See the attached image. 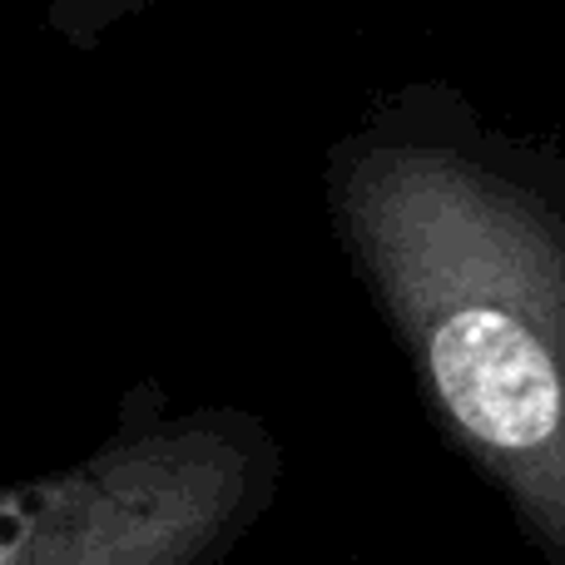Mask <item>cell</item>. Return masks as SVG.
Returning <instances> with one entry per match:
<instances>
[{
  "label": "cell",
  "instance_id": "obj_1",
  "mask_svg": "<svg viewBox=\"0 0 565 565\" xmlns=\"http://www.w3.org/2000/svg\"><path fill=\"white\" fill-rule=\"evenodd\" d=\"M322 209L431 427L565 565V149L417 75L328 145Z\"/></svg>",
  "mask_w": 565,
  "mask_h": 565
},
{
  "label": "cell",
  "instance_id": "obj_2",
  "mask_svg": "<svg viewBox=\"0 0 565 565\" xmlns=\"http://www.w3.org/2000/svg\"><path fill=\"white\" fill-rule=\"evenodd\" d=\"M282 441L234 402L139 377L79 461L0 487V565H228L274 511Z\"/></svg>",
  "mask_w": 565,
  "mask_h": 565
},
{
  "label": "cell",
  "instance_id": "obj_3",
  "mask_svg": "<svg viewBox=\"0 0 565 565\" xmlns=\"http://www.w3.org/2000/svg\"><path fill=\"white\" fill-rule=\"evenodd\" d=\"M159 0H45V30L65 50H99L119 25L145 15Z\"/></svg>",
  "mask_w": 565,
  "mask_h": 565
}]
</instances>
